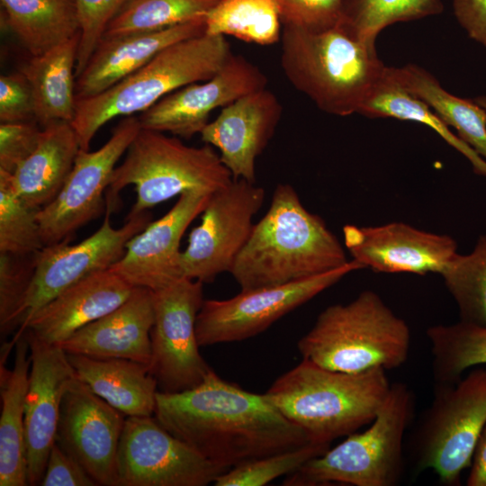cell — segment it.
I'll return each instance as SVG.
<instances>
[{"label": "cell", "mask_w": 486, "mask_h": 486, "mask_svg": "<svg viewBox=\"0 0 486 486\" xmlns=\"http://www.w3.org/2000/svg\"><path fill=\"white\" fill-rule=\"evenodd\" d=\"M153 416L201 455L228 469L311 442L266 394L248 392L213 369L193 389L158 392Z\"/></svg>", "instance_id": "1"}, {"label": "cell", "mask_w": 486, "mask_h": 486, "mask_svg": "<svg viewBox=\"0 0 486 486\" xmlns=\"http://www.w3.org/2000/svg\"><path fill=\"white\" fill-rule=\"evenodd\" d=\"M349 260L324 220L308 211L289 184L276 185L230 274L241 290L313 277Z\"/></svg>", "instance_id": "2"}, {"label": "cell", "mask_w": 486, "mask_h": 486, "mask_svg": "<svg viewBox=\"0 0 486 486\" xmlns=\"http://www.w3.org/2000/svg\"><path fill=\"white\" fill-rule=\"evenodd\" d=\"M281 67L295 89L338 116L358 113L386 68L375 43L341 23L319 32L284 26Z\"/></svg>", "instance_id": "3"}, {"label": "cell", "mask_w": 486, "mask_h": 486, "mask_svg": "<svg viewBox=\"0 0 486 486\" xmlns=\"http://www.w3.org/2000/svg\"><path fill=\"white\" fill-rule=\"evenodd\" d=\"M391 385L382 368L345 373L302 359L265 394L311 442L329 446L369 425Z\"/></svg>", "instance_id": "4"}, {"label": "cell", "mask_w": 486, "mask_h": 486, "mask_svg": "<svg viewBox=\"0 0 486 486\" xmlns=\"http://www.w3.org/2000/svg\"><path fill=\"white\" fill-rule=\"evenodd\" d=\"M407 322L372 290L347 303L333 304L317 317L297 347L302 359L345 373L401 366L410 349Z\"/></svg>", "instance_id": "5"}, {"label": "cell", "mask_w": 486, "mask_h": 486, "mask_svg": "<svg viewBox=\"0 0 486 486\" xmlns=\"http://www.w3.org/2000/svg\"><path fill=\"white\" fill-rule=\"evenodd\" d=\"M231 54L225 36L203 33L168 46L104 92L77 99L71 125L80 148L88 150L108 122L141 113L172 92L212 77Z\"/></svg>", "instance_id": "6"}, {"label": "cell", "mask_w": 486, "mask_h": 486, "mask_svg": "<svg viewBox=\"0 0 486 486\" xmlns=\"http://www.w3.org/2000/svg\"><path fill=\"white\" fill-rule=\"evenodd\" d=\"M233 180L213 147H192L176 136L140 129L116 166L105 193V210L112 213L119 205L120 193L134 185L136 202L126 219L186 191L209 194Z\"/></svg>", "instance_id": "7"}, {"label": "cell", "mask_w": 486, "mask_h": 486, "mask_svg": "<svg viewBox=\"0 0 486 486\" xmlns=\"http://www.w3.org/2000/svg\"><path fill=\"white\" fill-rule=\"evenodd\" d=\"M414 410V394L403 382L391 389L375 418L333 448L287 475L283 485L332 482L354 486H394L404 469L403 439Z\"/></svg>", "instance_id": "8"}, {"label": "cell", "mask_w": 486, "mask_h": 486, "mask_svg": "<svg viewBox=\"0 0 486 486\" xmlns=\"http://www.w3.org/2000/svg\"><path fill=\"white\" fill-rule=\"evenodd\" d=\"M485 424L486 368L473 369L453 383L436 384L412 439L416 469L432 470L444 484L457 485L471 466Z\"/></svg>", "instance_id": "9"}, {"label": "cell", "mask_w": 486, "mask_h": 486, "mask_svg": "<svg viewBox=\"0 0 486 486\" xmlns=\"http://www.w3.org/2000/svg\"><path fill=\"white\" fill-rule=\"evenodd\" d=\"M202 284L182 277L152 291L154 323L148 369L158 392L175 393L193 389L212 369L200 354L196 336V319L204 301Z\"/></svg>", "instance_id": "10"}, {"label": "cell", "mask_w": 486, "mask_h": 486, "mask_svg": "<svg viewBox=\"0 0 486 486\" xmlns=\"http://www.w3.org/2000/svg\"><path fill=\"white\" fill-rule=\"evenodd\" d=\"M363 269L351 259L327 273L284 284L241 292L226 300H204L196 319L200 346L242 341L265 331L276 320Z\"/></svg>", "instance_id": "11"}, {"label": "cell", "mask_w": 486, "mask_h": 486, "mask_svg": "<svg viewBox=\"0 0 486 486\" xmlns=\"http://www.w3.org/2000/svg\"><path fill=\"white\" fill-rule=\"evenodd\" d=\"M104 212L101 227L83 241L70 245L67 239L38 252L32 284L14 318V336L22 334L34 314L64 290L119 261L127 242L151 221V214L145 212L113 228L112 212Z\"/></svg>", "instance_id": "12"}, {"label": "cell", "mask_w": 486, "mask_h": 486, "mask_svg": "<svg viewBox=\"0 0 486 486\" xmlns=\"http://www.w3.org/2000/svg\"><path fill=\"white\" fill-rule=\"evenodd\" d=\"M265 196V189L256 183L234 178L211 194L201 223L191 231L181 253L182 277L210 283L230 273L251 235Z\"/></svg>", "instance_id": "13"}, {"label": "cell", "mask_w": 486, "mask_h": 486, "mask_svg": "<svg viewBox=\"0 0 486 486\" xmlns=\"http://www.w3.org/2000/svg\"><path fill=\"white\" fill-rule=\"evenodd\" d=\"M228 470L172 435L154 416L126 418L116 486H206Z\"/></svg>", "instance_id": "14"}, {"label": "cell", "mask_w": 486, "mask_h": 486, "mask_svg": "<svg viewBox=\"0 0 486 486\" xmlns=\"http://www.w3.org/2000/svg\"><path fill=\"white\" fill-rule=\"evenodd\" d=\"M140 129L138 117H123L100 148H80L61 191L37 212L45 246L70 240L79 228L105 211L104 193L112 172Z\"/></svg>", "instance_id": "15"}, {"label": "cell", "mask_w": 486, "mask_h": 486, "mask_svg": "<svg viewBox=\"0 0 486 486\" xmlns=\"http://www.w3.org/2000/svg\"><path fill=\"white\" fill-rule=\"evenodd\" d=\"M266 75L245 57L231 54L212 77L166 95L138 117L141 129L190 139L201 133L210 114L255 91L266 88Z\"/></svg>", "instance_id": "16"}, {"label": "cell", "mask_w": 486, "mask_h": 486, "mask_svg": "<svg viewBox=\"0 0 486 486\" xmlns=\"http://www.w3.org/2000/svg\"><path fill=\"white\" fill-rule=\"evenodd\" d=\"M126 416L76 378L60 405L56 442L97 485L116 486V461Z\"/></svg>", "instance_id": "17"}, {"label": "cell", "mask_w": 486, "mask_h": 486, "mask_svg": "<svg viewBox=\"0 0 486 486\" xmlns=\"http://www.w3.org/2000/svg\"><path fill=\"white\" fill-rule=\"evenodd\" d=\"M345 248L363 268L379 273L440 274L457 253L449 235L419 230L404 222L343 227Z\"/></svg>", "instance_id": "18"}, {"label": "cell", "mask_w": 486, "mask_h": 486, "mask_svg": "<svg viewBox=\"0 0 486 486\" xmlns=\"http://www.w3.org/2000/svg\"><path fill=\"white\" fill-rule=\"evenodd\" d=\"M24 333L31 357L24 415L27 477L29 485H40L56 441L63 395L76 376L61 346Z\"/></svg>", "instance_id": "19"}, {"label": "cell", "mask_w": 486, "mask_h": 486, "mask_svg": "<svg viewBox=\"0 0 486 486\" xmlns=\"http://www.w3.org/2000/svg\"><path fill=\"white\" fill-rule=\"evenodd\" d=\"M211 194L186 191L160 219L150 221L126 244L122 257L109 269L133 287L162 289L182 278L180 241L202 212Z\"/></svg>", "instance_id": "20"}, {"label": "cell", "mask_w": 486, "mask_h": 486, "mask_svg": "<svg viewBox=\"0 0 486 486\" xmlns=\"http://www.w3.org/2000/svg\"><path fill=\"white\" fill-rule=\"evenodd\" d=\"M283 113L277 96L266 87L221 109L201 131L205 144L219 150L234 179L256 183V161L272 139Z\"/></svg>", "instance_id": "21"}, {"label": "cell", "mask_w": 486, "mask_h": 486, "mask_svg": "<svg viewBox=\"0 0 486 486\" xmlns=\"http://www.w3.org/2000/svg\"><path fill=\"white\" fill-rule=\"evenodd\" d=\"M134 288L111 269L94 273L40 308L23 332L45 343L59 345L81 328L119 307Z\"/></svg>", "instance_id": "22"}, {"label": "cell", "mask_w": 486, "mask_h": 486, "mask_svg": "<svg viewBox=\"0 0 486 486\" xmlns=\"http://www.w3.org/2000/svg\"><path fill=\"white\" fill-rule=\"evenodd\" d=\"M153 323V292L135 287L119 307L81 328L58 346L68 354L123 358L148 366Z\"/></svg>", "instance_id": "23"}, {"label": "cell", "mask_w": 486, "mask_h": 486, "mask_svg": "<svg viewBox=\"0 0 486 486\" xmlns=\"http://www.w3.org/2000/svg\"><path fill=\"white\" fill-rule=\"evenodd\" d=\"M205 33V16L160 31L103 38L76 79V100L104 92L168 46Z\"/></svg>", "instance_id": "24"}, {"label": "cell", "mask_w": 486, "mask_h": 486, "mask_svg": "<svg viewBox=\"0 0 486 486\" xmlns=\"http://www.w3.org/2000/svg\"><path fill=\"white\" fill-rule=\"evenodd\" d=\"M14 364L10 370L5 361L12 347L5 344L0 363V486L28 484L25 446V398L31 367L26 334L14 336Z\"/></svg>", "instance_id": "25"}, {"label": "cell", "mask_w": 486, "mask_h": 486, "mask_svg": "<svg viewBox=\"0 0 486 486\" xmlns=\"http://www.w3.org/2000/svg\"><path fill=\"white\" fill-rule=\"evenodd\" d=\"M68 357L76 378L126 417L154 415L158 387L147 364L76 354Z\"/></svg>", "instance_id": "26"}, {"label": "cell", "mask_w": 486, "mask_h": 486, "mask_svg": "<svg viewBox=\"0 0 486 486\" xmlns=\"http://www.w3.org/2000/svg\"><path fill=\"white\" fill-rule=\"evenodd\" d=\"M79 150L70 122H55L43 127L36 149L12 174L18 195L34 210L45 207L61 191Z\"/></svg>", "instance_id": "27"}, {"label": "cell", "mask_w": 486, "mask_h": 486, "mask_svg": "<svg viewBox=\"0 0 486 486\" xmlns=\"http://www.w3.org/2000/svg\"><path fill=\"white\" fill-rule=\"evenodd\" d=\"M80 34L32 56L21 70L33 93L35 121L43 128L72 122L76 114V67Z\"/></svg>", "instance_id": "28"}, {"label": "cell", "mask_w": 486, "mask_h": 486, "mask_svg": "<svg viewBox=\"0 0 486 486\" xmlns=\"http://www.w3.org/2000/svg\"><path fill=\"white\" fill-rule=\"evenodd\" d=\"M400 84L426 104L457 136L486 160V111L472 98L447 92L425 68L408 64L392 68Z\"/></svg>", "instance_id": "29"}, {"label": "cell", "mask_w": 486, "mask_h": 486, "mask_svg": "<svg viewBox=\"0 0 486 486\" xmlns=\"http://www.w3.org/2000/svg\"><path fill=\"white\" fill-rule=\"evenodd\" d=\"M4 22L32 56L80 34L76 0H0Z\"/></svg>", "instance_id": "30"}, {"label": "cell", "mask_w": 486, "mask_h": 486, "mask_svg": "<svg viewBox=\"0 0 486 486\" xmlns=\"http://www.w3.org/2000/svg\"><path fill=\"white\" fill-rule=\"evenodd\" d=\"M358 113L369 118H394L422 123L463 154L475 174L486 176V160L453 133L426 104L410 94L397 80L391 67H386Z\"/></svg>", "instance_id": "31"}, {"label": "cell", "mask_w": 486, "mask_h": 486, "mask_svg": "<svg viewBox=\"0 0 486 486\" xmlns=\"http://www.w3.org/2000/svg\"><path fill=\"white\" fill-rule=\"evenodd\" d=\"M276 0H218L205 14V33L231 36L262 46L281 40Z\"/></svg>", "instance_id": "32"}, {"label": "cell", "mask_w": 486, "mask_h": 486, "mask_svg": "<svg viewBox=\"0 0 486 486\" xmlns=\"http://www.w3.org/2000/svg\"><path fill=\"white\" fill-rule=\"evenodd\" d=\"M435 384L453 383L472 368L486 364V326L463 320L427 329Z\"/></svg>", "instance_id": "33"}, {"label": "cell", "mask_w": 486, "mask_h": 486, "mask_svg": "<svg viewBox=\"0 0 486 486\" xmlns=\"http://www.w3.org/2000/svg\"><path fill=\"white\" fill-rule=\"evenodd\" d=\"M442 0H344L340 23L354 36L374 42L386 27L439 14Z\"/></svg>", "instance_id": "34"}, {"label": "cell", "mask_w": 486, "mask_h": 486, "mask_svg": "<svg viewBox=\"0 0 486 486\" xmlns=\"http://www.w3.org/2000/svg\"><path fill=\"white\" fill-rule=\"evenodd\" d=\"M218 0H131L103 38L156 32L205 16Z\"/></svg>", "instance_id": "35"}, {"label": "cell", "mask_w": 486, "mask_h": 486, "mask_svg": "<svg viewBox=\"0 0 486 486\" xmlns=\"http://www.w3.org/2000/svg\"><path fill=\"white\" fill-rule=\"evenodd\" d=\"M440 275L460 320L486 326V234L478 238L470 253H456Z\"/></svg>", "instance_id": "36"}, {"label": "cell", "mask_w": 486, "mask_h": 486, "mask_svg": "<svg viewBox=\"0 0 486 486\" xmlns=\"http://www.w3.org/2000/svg\"><path fill=\"white\" fill-rule=\"evenodd\" d=\"M37 212L16 193L12 174L0 170V254L27 256L45 247Z\"/></svg>", "instance_id": "37"}, {"label": "cell", "mask_w": 486, "mask_h": 486, "mask_svg": "<svg viewBox=\"0 0 486 486\" xmlns=\"http://www.w3.org/2000/svg\"><path fill=\"white\" fill-rule=\"evenodd\" d=\"M328 445L310 442L301 447L238 464L220 475L215 486H263L278 477L299 470L308 461L322 454Z\"/></svg>", "instance_id": "38"}, {"label": "cell", "mask_w": 486, "mask_h": 486, "mask_svg": "<svg viewBox=\"0 0 486 486\" xmlns=\"http://www.w3.org/2000/svg\"><path fill=\"white\" fill-rule=\"evenodd\" d=\"M37 254H0V330L14 332V318L28 292L35 271Z\"/></svg>", "instance_id": "39"}, {"label": "cell", "mask_w": 486, "mask_h": 486, "mask_svg": "<svg viewBox=\"0 0 486 486\" xmlns=\"http://www.w3.org/2000/svg\"><path fill=\"white\" fill-rule=\"evenodd\" d=\"M131 0H76L80 38L76 77L84 70L112 20Z\"/></svg>", "instance_id": "40"}, {"label": "cell", "mask_w": 486, "mask_h": 486, "mask_svg": "<svg viewBox=\"0 0 486 486\" xmlns=\"http://www.w3.org/2000/svg\"><path fill=\"white\" fill-rule=\"evenodd\" d=\"M284 26L319 32L340 23L344 0H276Z\"/></svg>", "instance_id": "41"}, {"label": "cell", "mask_w": 486, "mask_h": 486, "mask_svg": "<svg viewBox=\"0 0 486 486\" xmlns=\"http://www.w3.org/2000/svg\"><path fill=\"white\" fill-rule=\"evenodd\" d=\"M42 128L36 121L0 124V170L13 174L36 149Z\"/></svg>", "instance_id": "42"}, {"label": "cell", "mask_w": 486, "mask_h": 486, "mask_svg": "<svg viewBox=\"0 0 486 486\" xmlns=\"http://www.w3.org/2000/svg\"><path fill=\"white\" fill-rule=\"evenodd\" d=\"M35 121V103L32 86L21 72L0 77L1 123Z\"/></svg>", "instance_id": "43"}, {"label": "cell", "mask_w": 486, "mask_h": 486, "mask_svg": "<svg viewBox=\"0 0 486 486\" xmlns=\"http://www.w3.org/2000/svg\"><path fill=\"white\" fill-rule=\"evenodd\" d=\"M41 486H94L82 465L56 441L50 448Z\"/></svg>", "instance_id": "44"}, {"label": "cell", "mask_w": 486, "mask_h": 486, "mask_svg": "<svg viewBox=\"0 0 486 486\" xmlns=\"http://www.w3.org/2000/svg\"><path fill=\"white\" fill-rule=\"evenodd\" d=\"M453 11L467 35L486 47V0H453Z\"/></svg>", "instance_id": "45"}, {"label": "cell", "mask_w": 486, "mask_h": 486, "mask_svg": "<svg viewBox=\"0 0 486 486\" xmlns=\"http://www.w3.org/2000/svg\"><path fill=\"white\" fill-rule=\"evenodd\" d=\"M470 468L466 484L486 486V424L476 443Z\"/></svg>", "instance_id": "46"}, {"label": "cell", "mask_w": 486, "mask_h": 486, "mask_svg": "<svg viewBox=\"0 0 486 486\" xmlns=\"http://www.w3.org/2000/svg\"><path fill=\"white\" fill-rule=\"evenodd\" d=\"M472 99L486 111V95H479Z\"/></svg>", "instance_id": "47"}]
</instances>
